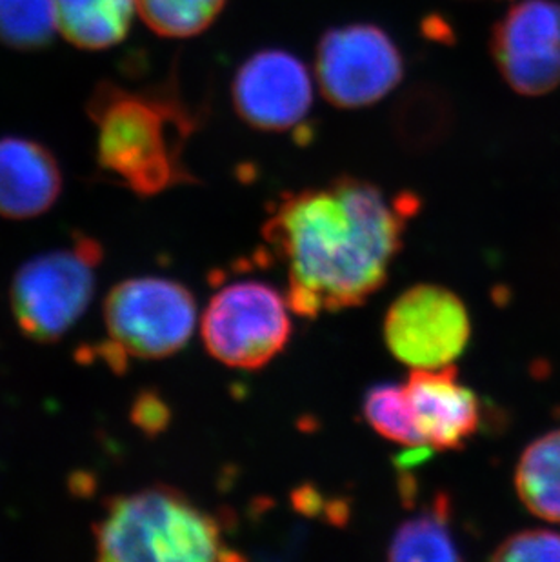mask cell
<instances>
[{
	"instance_id": "obj_10",
	"label": "cell",
	"mask_w": 560,
	"mask_h": 562,
	"mask_svg": "<svg viewBox=\"0 0 560 562\" xmlns=\"http://www.w3.org/2000/svg\"><path fill=\"white\" fill-rule=\"evenodd\" d=\"M232 97L244 123L265 132H288L312 110V77L295 55L265 49L238 68Z\"/></svg>"
},
{
	"instance_id": "obj_18",
	"label": "cell",
	"mask_w": 560,
	"mask_h": 562,
	"mask_svg": "<svg viewBox=\"0 0 560 562\" xmlns=\"http://www.w3.org/2000/svg\"><path fill=\"white\" fill-rule=\"evenodd\" d=\"M362 409L368 425L384 439L407 448L424 446L404 384H381L371 387L366 395Z\"/></svg>"
},
{
	"instance_id": "obj_15",
	"label": "cell",
	"mask_w": 560,
	"mask_h": 562,
	"mask_svg": "<svg viewBox=\"0 0 560 562\" xmlns=\"http://www.w3.org/2000/svg\"><path fill=\"white\" fill-rule=\"evenodd\" d=\"M388 558L392 561H459L460 553L449 526V506L439 495L429 508L413 515L396 528Z\"/></svg>"
},
{
	"instance_id": "obj_20",
	"label": "cell",
	"mask_w": 560,
	"mask_h": 562,
	"mask_svg": "<svg viewBox=\"0 0 560 562\" xmlns=\"http://www.w3.org/2000/svg\"><path fill=\"white\" fill-rule=\"evenodd\" d=\"M133 423L146 434H159L168 426L169 409L155 393H143L133 404Z\"/></svg>"
},
{
	"instance_id": "obj_1",
	"label": "cell",
	"mask_w": 560,
	"mask_h": 562,
	"mask_svg": "<svg viewBox=\"0 0 560 562\" xmlns=\"http://www.w3.org/2000/svg\"><path fill=\"white\" fill-rule=\"evenodd\" d=\"M415 199L388 196L355 177L285 195L265 224L301 317L354 308L387 282Z\"/></svg>"
},
{
	"instance_id": "obj_14",
	"label": "cell",
	"mask_w": 560,
	"mask_h": 562,
	"mask_svg": "<svg viewBox=\"0 0 560 562\" xmlns=\"http://www.w3.org/2000/svg\"><path fill=\"white\" fill-rule=\"evenodd\" d=\"M515 488L531 514L560 522V430L539 437L523 451Z\"/></svg>"
},
{
	"instance_id": "obj_16",
	"label": "cell",
	"mask_w": 560,
	"mask_h": 562,
	"mask_svg": "<svg viewBox=\"0 0 560 562\" xmlns=\"http://www.w3.org/2000/svg\"><path fill=\"white\" fill-rule=\"evenodd\" d=\"M58 32L54 0H0V43L16 52H37Z\"/></svg>"
},
{
	"instance_id": "obj_7",
	"label": "cell",
	"mask_w": 560,
	"mask_h": 562,
	"mask_svg": "<svg viewBox=\"0 0 560 562\" xmlns=\"http://www.w3.org/2000/svg\"><path fill=\"white\" fill-rule=\"evenodd\" d=\"M318 88L334 106L359 110L382 101L404 75L401 49L373 24H349L324 33L317 46Z\"/></svg>"
},
{
	"instance_id": "obj_8",
	"label": "cell",
	"mask_w": 560,
	"mask_h": 562,
	"mask_svg": "<svg viewBox=\"0 0 560 562\" xmlns=\"http://www.w3.org/2000/svg\"><path fill=\"white\" fill-rule=\"evenodd\" d=\"M470 313L448 288L418 284L402 293L384 318V340L412 370L451 367L470 342Z\"/></svg>"
},
{
	"instance_id": "obj_3",
	"label": "cell",
	"mask_w": 560,
	"mask_h": 562,
	"mask_svg": "<svg viewBox=\"0 0 560 562\" xmlns=\"http://www.w3.org/2000/svg\"><path fill=\"white\" fill-rule=\"evenodd\" d=\"M93 537L97 555L108 562L237 559L217 517L168 486L113 497Z\"/></svg>"
},
{
	"instance_id": "obj_2",
	"label": "cell",
	"mask_w": 560,
	"mask_h": 562,
	"mask_svg": "<svg viewBox=\"0 0 560 562\" xmlns=\"http://www.w3.org/2000/svg\"><path fill=\"white\" fill-rule=\"evenodd\" d=\"M88 115L97 130V165L122 187L149 196L193 182L184 146L195 117L173 91L104 80L91 93Z\"/></svg>"
},
{
	"instance_id": "obj_19",
	"label": "cell",
	"mask_w": 560,
	"mask_h": 562,
	"mask_svg": "<svg viewBox=\"0 0 560 562\" xmlns=\"http://www.w3.org/2000/svg\"><path fill=\"white\" fill-rule=\"evenodd\" d=\"M495 561H560V533L550 530H524L507 537L493 553Z\"/></svg>"
},
{
	"instance_id": "obj_17",
	"label": "cell",
	"mask_w": 560,
	"mask_h": 562,
	"mask_svg": "<svg viewBox=\"0 0 560 562\" xmlns=\"http://www.w3.org/2000/svg\"><path fill=\"white\" fill-rule=\"evenodd\" d=\"M226 0H137V10L149 30L160 37H195L212 26Z\"/></svg>"
},
{
	"instance_id": "obj_11",
	"label": "cell",
	"mask_w": 560,
	"mask_h": 562,
	"mask_svg": "<svg viewBox=\"0 0 560 562\" xmlns=\"http://www.w3.org/2000/svg\"><path fill=\"white\" fill-rule=\"evenodd\" d=\"M404 387L424 446L457 450L475 436L481 426V403L473 390L459 381L453 364L413 370Z\"/></svg>"
},
{
	"instance_id": "obj_5",
	"label": "cell",
	"mask_w": 560,
	"mask_h": 562,
	"mask_svg": "<svg viewBox=\"0 0 560 562\" xmlns=\"http://www.w3.org/2000/svg\"><path fill=\"white\" fill-rule=\"evenodd\" d=\"M101 260V245L79 235L68 248L22 266L10 290L11 312L22 334L37 342L68 334L90 306Z\"/></svg>"
},
{
	"instance_id": "obj_4",
	"label": "cell",
	"mask_w": 560,
	"mask_h": 562,
	"mask_svg": "<svg viewBox=\"0 0 560 562\" xmlns=\"http://www.w3.org/2000/svg\"><path fill=\"white\" fill-rule=\"evenodd\" d=\"M188 288L163 277H135L113 288L104 303L108 340L102 357L121 370L127 359H165L182 350L197 326Z\"/></svg>"
},
{
	"instance_id": "obj_6",
	"label": "cell",
	"mask_w": 560,
	"mask_h": 562,
	"mask_svg": "<svg viewBox=\"0 0 560 562\" xmlns=\"http://www.w3.org/2000/svg\"><path fill=\"white\" fill-rule=\"evenodd\" d=\"M291 306L279 290L260 281L221 288L202 313L208 353L226 367L262 368L284 350L291 335Z\"/></svg>"
},
{
	"instance_id": "obj_12",
	"label": "cell",
	"mask_w": 560,
	"mask_h": 562,
	"mask_svg": "<svg viewBox=\"0 0 560 562\" xmlns=\"http://www.w3.org/2000/svg\"><path fill=\"white\" fill-rule=\"evenodd\" d=\"M63 176L46 146L22 137L0 138V215L38 217L57 202Z\"/></svg>"
},
{
	"instance_id": "obj_9",
	"label": "cell",
	"mask_w": 560,
	"mask_h": 562,
	"mask_svg": "<svg viewBox=\"0 0 560 562\" xmlns=\"http://www.w3.org/2000/svg\"><path fill=\"white\" fill-rule=\"evenodd\" d=\"M492 55L518 95L560 86V0H520L493 27Z\"/></svg>"
},
{
	"instance_id": "obj_13",
	"label": "cell",
	"mask_w": 560,
	"mask_h": 562,
	"mask_svg": "<svg viewBox=\"0 0 560 562\" xmlns=\"http://www.w3.org/2000/svg\"><path fill=\"white\" fill-rule=\"evenodd\" d=\"M57 27L80 49H107L132 27L137 0H54Z\"/></svg>"
}]
</instances>
